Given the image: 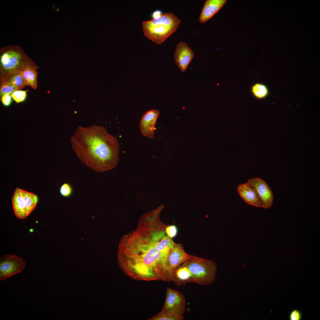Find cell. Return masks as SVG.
Masks as SVG:
<instances>
[{"label":"cell","mask_w":320,"mask_h":320,"mask_svg":"<svg viewBox=\"0 0 320 320\" xmlns=\"http://www.w3.org/2000/svg\"><path fill=\"white\" fill-rule=\"evenodd\" d=\"M166 234L156 218L147 213L141 216L136 229L124 235L119 244L118 262L122 271L133 279L155 280L167 260L156 243Z\"/></svg>","instance_id":"obj_1"},{"label":"cell","mask_w":320,"mask_h":320,"mask_svg":"<svg viewBox=\"0 0 320 320\" xmlns=\"http://www.w3.org/2000/svg\"><path fill=\"white\" fill-rule=\"evenodd\" d=\"M72 148L83 164L95 171L112 170L119 160V145L103 126L78 127L70 137Z\"/></svg>","instance_id":"obj_2"},{"label":"cell","mask_w":320,"mask_h":320,"mask_svg":"<svg viewBox=\"0 0 320 320\" xmlns=\"http://www.w3.org/2000/svg\"><path fill=\"white\" fill-rule=\"evenodd\" d=\"M153 19L142 22L145 36L157 44H161L177 29L180 20L173 13H162L157 10L152 15Z\"/></svg>","instance_id":"obj_3"},{"label":"cell","mask_w":320,"mask_h":320,"mask_svg":"<svg viewBox=\"0 0 320 320\" xmlns=\"http://www.w3.org/2000/svg\"><path fill=\"white\" fill-rule=\"evenodd\" d=\"M36 64L17 45L5 46L0 49V79L9 74L23 71L27 67Z\"/></svg>","instance_id":"obj_4"},{"label":"cell","mask_w":320,"mask_h":320,"mask_svg":"<svg viewBox=\"0 0 320 320\" xmlns=\"http://www.w3.org/2000/svg\"><path fill=\"white\" fill-rule=\"evenodd\" d=\"M189 270L192 282L201 285H208L215 280L217 267L212 260L189 255V258L182 264Z\"/></svg>","instance_id":"obj_5"},{"label":"cell","mask_w":320,"mask_h":320,"mask_svg":"<svg viewBox=\"0 0 320 320\" xmlns=\"http://www.w3.org/2000/svg\"><path fill=\"white\" fill-rule=\"evenodd\" d=\"M186 301L184 295L179 291L169 287L167 288L165 302L160 314L176 313L183 316Z\"/></svg>","instance_id":"obj_6"},{"label":"cell","mask_w":320,"mask_h":320,"mask_svg":"<svg viewBox=\"0 0 320 320\" xmlns=\"http://www.w3.org/2000/svg\"><path fill=\"white\" fill-rule=\"evenodd\" d=\"M25 262L21 257L14 255H7L0 258V280L4 281L21 272L25 268Z\"/></svg>","instance_id":"obj_7"},{"label":"cell","mask_w":320,"mask_h":320,"mask_svg":"<svg viewBox=\"0 0 320 320\" xmlns=\"http://www.w3.org/2000/svg\"><path fill=\"white\" fill-rule=\"evenodd\" d=\"M247 183L256 192L260 201L261 207L266 209L271 207L273 201V196L271 188L266 183L257 177L252 178Z\"/></svg>","instance_id":"obj_8"},{"label":"cell","mask_w":320,"mask_h":320,"mask_svg":"<svg viewBox=\"0 0 320 320\" xmlns=\"http://www.w3.org/2000/svg\"><path fill=\"white\" fill-rule=\"evenodd\" d=\"M189 257V255L186 253L182 245L180 243H175L169 252L166 263V269L170 281V276L172 271Z\"/></svg>","instance_id":"obj_9"},{"label":"cell","mask_w":320,"mask_h":320,"mask_svg":"<svg viewBox=\"0 0 320 320\" xmlns=\"http://www.w3.org/2000/svg\"><path fill=\"white\" fill-rule=\"evenodd\" d=\"M159 113V111L154 109L146 112L143 115L139 128L143 136L151 139H153L155 124Z\"/></svg>","instance_id":"obj_10"},{"label":"cell","mask_w":320,"mask_h":320,"mask_svg":"<svg viewBox=\"0 0 320 320\" xmlns=\"http://www.w3.org/2000/svg\"><path fill=\"white\" fill-rule=\"evenodd\" d=\"M192 50L184 42H180L177 45L174 52L175 62L182 72H184L193 58Z\"/></svg>","instance_id":"obj_11"},{"label":"cell","mask_w":320,"mask_h":320,"mask_svg":"<svg viewBox=\"0 0 320 320\" xmlns=\"http://www.w3.org/2000/svg\"><path fill=\"white\" fill-rule=\"evenodd\" d=\"M226 0H207L203 7L199 17L201 23H204L211 18L224 5Z\"/></svg>","instance_id":"obj_12"},{"label":"cell","mask_w":320,"mask_h":320,"mask_svg":"<svg viewBox=\"0 0 320 320\" xmlns=\"http://www.w3.org/2000/svg\"><path fill=\"white\" fill-rule=\"evenodd\" d=\"M237 190L246 202L256 207H261L260 201L256 192L247 182L239 185Z\"/></svg>","instance_id":"obj_13"},{"label":"cell","mask_w":320,"mask_h":320,"mask_svg":"<svg viewBox=\"0 0 320 320\" xmlns=\"http://www.w3.org/2000/svg\"><path fill=\"white\" fill-rule=\"evenodd\" d=\"M12 201L15 215L17 218L23 219L28 217L20 188L18 187L15 188L12 196Z\"/></svg>","instance_id":"obj_14"},{"label":"cell","mask_w":320,"mask_h":320,"mask_svg":"<svg viewBox=\"0 0 320 320\" xmlns=\"http://www.w3.org/2000/svg\"><path fill=\"white\" fill-rule=\"evenodd\" d=\"M170 281H173L177 286L186 283L192 282L191 276L188 269L182 264L175 268L170 276Z\"/></svg>","instance_id":"obj_15"},{"label":"cell","mask_w":320,"mask_h":320,"mask_svg":"<svg viewBox=\"0 0 320 320\" xmlns=\"http://www.w3.org/2000/svg\"><path fill=\"white\" fill-rule=\"evenodd\" d=\"M39 68L35 64L27 67L22 72V77L26 86H30L33 89L37 87L38 72L37 69Z\"/></svg>","instance_id":"obj_16"},{"label":"cell","mask_w":320,"mask_h":320,"mask_svg":"<svg viewBox=\"0 0 320 320\" xmlns=\"http://www.w3.org/2000/svg\"><path fill=\"white\" fill-rule=\"evenodd\" d=\"M21 191L28 216L36 206L39 201V197L37 195L23 189H21Z\"/></svg>","instance_id":"obj_17"},{"label":"cell","mask_w":320,"mask_h":320,"mask_svg":"<svg viewBox=\"0 0 320 320\" xmlns=\"http://www.w3.org/2000/svg\"><path fill=\"white\" fill-rule=\"evenodd\" d=\"M22 71L15 72L8 75L0 79V81L3 80L8 81L19 90L21 89L26 86L25 84L22 77Z\"/></svg>","instance_id":"obj_18"},{"label":"cell","mask_w":320,"mask_h":320,"mask_svg":"<svg viewBox=\"0 0 320 320\" xmlns=\"http://www.w3.org/2000/svg\"><path fill=\"white\" fill-rule=\"evenodd\" d=\"M252 92L254 96L257 99L265 98L269 94V90L264 84L257 83L252 87Z\"/></svg>","instance_id":"obj_19"},{"label":"cell","mask_w":320,"mask_h":320,"mask_svg":"<svg viewBox=\"0 0 320 320\" xmlns=\"http://www.w3.org/2000/svg\"><path fill=\"white\" fill-rule=\"evenodd\" d=\"M19 90L11 83L6 80L0 81V97L5 94L11 95L16 91Z\"/></svg>","instance_id":"obj_20"},{"label":"cell","mask_w":320,"mask_h":320,"mask_svg":"<svg viewBox=\"0 0 320 320\" xmlns=\"http://www.w3.org/2000/svg\"><path fill=\"white\" fill-rule=\"evenodd\" d=\"M183 316L176 313L160 314L157 313L155 316L148 319L149 320H183Z\"/></svg>","instance_id":"obj_21"},{"label":"cell","mask_w":320,"mask_h":320,"mask_svg":"<svg viewBox=\"0 0 320 320\" xmlns=\"http://www.w3.org/2000/svg\"><path fill=\"white\" fill-rule=\"evenodd\" d=\"M73 189L72 186L69 183H66L63 184L60 189L61 195L65 198L71 196L73 194Z\"/></svg>","instance_id":"obj_22"},{"label":"cell","mask_w":320,"mask_h":320,"mask_svg":"<svg viewBox=\"0 0 320 320\" xmlns=\"http://www.w3.org/2000/svg\"><path fill=\"white\" fill-rule=\"evenodd\" d=\"M28 90L22 91L18 90L15 91L11 95V96L17 103L24 101L26 97V92Z\"/></svg>","instance_id":"obj_23"},{"label":"cell","mask_w":320,"mask_h":320,"mask_svg":"<svg viewBox=\"0 0 320 320\" xmlns=\"http://www.w3.org/2000/svg\"><path fill=\"white\" fill-rule=\"evenodd\" d=\"M302 318V313L298 310H292L289 313V318L290 320H300Z\"/></svg>","instance_id":"obj_24"},{"label":"cell","mask_w":320,"mask_h":320,"mask_svg":"<svg viewBox=\"0 0 320 320\" xmlns=\"http://www.w3.org/2000/svg\"><path fill=\"white\" fill-rule=\"evenodd\" d=\"M165 231L167 235L172 238L176 236L177 232V228L174 225L167 226Z\"/></svg>","instance_id":"obj_25"},{"label":"cell","mask_w":320,"mask_h":320,"mask_svg":"<svg viewBox=\"0 0 320 320\" xmlns=\"http://www.w3.org/2000/svg\"><path fill=\"white\" fill-rule=\"evenodd\" d=\"M11 95L5 94L0 97L1 100L3 105L6 106L9 105L12 101Z\"/></svg>","instance_id":"obj_26"}]
</instances>
